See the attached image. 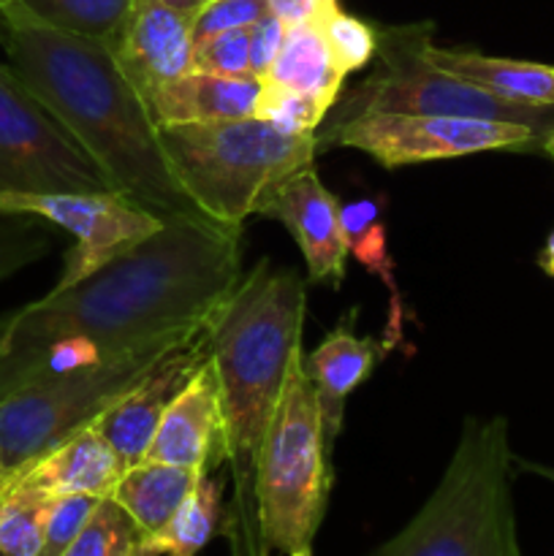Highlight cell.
<instances>
[{"mask_svg":"<svg viewBox=\"0 0 554 556\" xmlns=\"http://www.w3.org/2000/svg\"><path fill=\"white\" fill-rule=\"evenodd\" d=\"M109 49L150 101L158 87L193 71V20L161 0H134Z\"/></svg>","mask_w":554,"mask_h":556,"instance_id":"cell-14","label":"cell"},{"mask_svg":"<svg viewBox=\"0 0 554 556\" xmlns=\"http://www.w3.org/2000/svg\"><path fill=\"white\" fill-rule=\"evenodd\" d=\"M0 212L33 215L74 233L76 248L65 258L63 277L54 291L85 280L109 261L130 253L158 233L163 223L128 195L106 193H0Z\"/></svg>","mask_w":554,"mask_h":556,"instance_id":"cell-11","label":"cell"},{"mask_svg":"<svg viewBox=\"0 0 554 556\" xmlns=\"http://www.w3.org/2000/svg\"><path fill=\"white\" fill-rule=\"evenodd\" d=\"M264 85L313 96L335 109L337 98L345 87V74L337 68L320 27L297 25L286 27L282 47L272 63L269 74H266Z\"/></svg>","mask_w":554,"mask_h":556,"instance_id":"cell-21","label":"cell"},{"mask_svg":"<svg viewBox=\"0 0 554 556\" xmlns=\"http://www.w3.org/2000/svg\"><path fill=\"white\" fill-rule=\"evenodd\" d=\"M541 269L549 271V275L554 277V231L549 233L546 248H543V253H541Z\"/></svg>","mask_w":554,"mask_h":556,"instance_id":"cell-36","label":"cell"},{"mask_svg":"<svg viewBox=\"0 0 554 556\" xmlns=\"http://www.w3.org/2000/svg\"><path fill=\"white\" fill-rule=\"evenodd\" d=\"M302 358L304 351L293 353L280 405L261 445L255 478L261 541L269 552L288 556L313 546L324 521L335 448Z\"/></svg>","mask_w":554,"mask_h":556,"instance_id":"cell-6","label":"cell"},{"mask_svg":"<svg viewBox=\"0 0 554 556\" xmlns=\"http://www.w3.org/2000/svg\"><path fill=\"white\" fill-rule=\"evenodd\" d=\"M161 139L201 215L237 231L277 185L313 166L318 152V134H286L261 117L161 125Z\"/></svg>","mask_w":554,"mask_h":556,"instance_id":"cell-5","label":"cell"},{"mask_svg":"<svg viewBox=\"0 0 554 556\" xmlns=\"http://www.w3.org/2000/svg\"><path fill=\"white\" fill-rule=\"evenodd\" d=\"M255 215L275 217L291 231L307 264L313 282L340 286L345 280L348 237L342 226V206L324 188L313 166L291 174L259 204Z\"/></svg>","mask_w":554,"mask_h":556,"instance_id":"cell-12","label":"cell"},{"mask_svg":"<svg viewBox=\"0 0 554 556\" xmlns=\"http://www.w3.org/2000/svg\"><path fill=\"white\" fill-rule=\"evenodd\" d=\"M54 497L27 483L0 489V554L38 556Z\"/></svg>","mask_w":554,"mask_h":556,"instance_id":"cell-25","label":"cell"},{"mask_svg":"<svg viewBox=\"0 0 554 556\" xmlns=\"http://www.w3.org/2000/svg\"><path fill=\"white\" fill-rule=\"evenodd\" d=\"M264 81L259 76H221L188 71L150 96L158 125L226 123L255 117Z\"/></svg>","mask_w":554,"mask_h":556,"instance_id":"cell-16","label":"cell"},{"mask_svg":"<svg viewBox=\"0 0 554 556\" xmlns=\"http://www.w3.org/2000/svg\"><path fill=\"white\" fill-rule=\"evenodd\" d=\"M326 144L351 147L367 152L380 166L400 168L476 152L532 150L543 147V136L527 125L492 119L367 112L329 125L326 134L318 136V150Z\"/></svg>","mask_w":554,"mask_h":556,"instance_id":"cell-10","label":"cell"},{"mask_svg":"<svg viewBox=\"0 0 554 556\" xmlns=\"http://www.w3.org/2000/svg\"><path fill=\"white\" fill-rule=\"evenodd\" d=\"M543 152H546V155L554 161V130L546 136V139H543Z\"/></svg>","mask_w":554,"mask_h":556,"instance_id":"cell-37","label":"cell"},{"mask_svg":"<svg viewBox=\"0 0 554 556\" xmlns=\"http://www.w3.org/2000/svg\"><path fill=\"white\" fill-rule=\"evenodd\" d=\"M320 33H324L329 52L335 58L337 68L342 74H356V71L367 68L378 54V27L369 22L358 20V16L345 14L342 9H335L318 22Z\"/></svg>","mask_w":554,"mask_h":556,"instance_id":"cell-27","label":"cell"},{"mask_svg":"<svg viewBox=\"0 0 554 556\" xmlns=\"http://www.w3.org/2000/svg\"><path fill=\"white\" fill-rule=\"evenodd\" d=\"M161 3L168 5V9L179 11V14L188 16V20H196V14H199L210 0H161Z\"/></svg>","mask_w":554,"mask_h":556,"instance_id":"cell-35","label":"cell"},{"mask_svg":"<svg viewBox=\"0 0 554 556\" xmlns=\"http://www.w3.org/2000/svg\"><path fill=\"white\" fill-rule=\"evenodd\" d=\"M304 282L291 266L259 261L237 282L206 326L210 362L217 378L226 462L234 476V503L223 535L234 556H269L261 541L259 456L280 405L293 353L302 351Z\"/></svg>","mask_w":554,"mask_h":556,"instance_id":"cell-3","label":"cell"},{"mask_svg":"<svg viewBox=\"0 0 554 556\" xmlns=\"http://www.w3.org/2000/svg\"><path fill=\"white\" fill-rule=\"evenodd\" d=\"M106 174L0 63V193H106Z\"/></svg>","mask_w":554,"mask_h":556,"instance_id":"cell-9","label":"cell"},{"mask_svg":"<svg viewBox=\"0 0 554 556\" xmlns=\"http://www.w3.org/2000/svg\"><path fill=\"white\" fill-rule=\"evenodd\" d=\"M0 556H3V554H0Z\"/></svg>","mask_w":554,"mask_h":556,"instance_id":"cell-41","label":"cell"},{"mask_svg":"<svg viewBox=\"0 0 554 556\" xmlns=\"http://www.w3.org/2000/svg\"><path fill=\"white\" fill-rule=\"evenodd\" d=\"M96 503L98 497H87V494H63V497H54L47 519V532H43V546L38 556H63L65 548L76 541L81 527L92 516Z\"/></svg>","mask_w":554,"mask_h":556,"instance_id":"cell-31","label":"cell"},{"mask_svg":"<svg viewBox=\"0 0 554 556\" xmlns=\"http://www.w3.org/2000/svg\"><path fill=\"white\" fill-rule=\"evenodd\" d=\"M291 556H313V552H310V548H299V552H293Z\"/></svg>","mask_w":554,"mask_h":556,"instance_id":"cell-38","label":"cell"},{"mask_svg":"<svg viewBox=\"0 0 554 556\" xmlns=\"http://www.w3.org/2000/svg\"><path fill=\"white\" fill-rule=\"evenodd\" d=\"M210 362V342L206 331L196 340L185 342L182 348L168 353L134 391L123 396L114 407H109L92 429L106 440L119 456L123 467L144 462L152 438L166 416L168 405L179 396V391L193 380L204 364Z\"/></svg>","mask_w":554,"mask_h":556,"instance_id":"cell-13","label":"cell"},{"mask_svg":"<svg viewBox=\"0 0 554 556\" xmlns=\"http://www.w3.org/2000/svg\"><path fill=\"white\" fill-rule=\"evenodd\" d=\"M11 3H16V0H0V11H3V9H9Z\"/></svg>","mask_w":554,"mask_h":556,"instance_id":"cell-39","label":"cell"},{"mask_svg":"<svg viewBox=\"0 0 554 556\" xmlns=\"http://www.w3.org/2000/svg\"><path fill=\"white\" fill-rule=\"evenodd\" d=\"M3 478H5L3 476V465H0V489H3Z\"/></svg>","mask_w":554,"mask_h":556,"instance_id":"cell-40","label":"cell"},{"mask_svg":"<svg viewBox=\"0 0 554 556\" xmlns=\"http://www.w3.org/2000/svg\"><path fill=\"white\" fill-rule=\"evenodd\" d=\"M369 556H521L505 418H467L438 489Z\"/></svg>","mask_w":554,"mask_h":556,"instance_id":"cell-4","label":"cell"},{"mask_svg":"<svg viewBox=\"0 0 554 556\" xmlns=\"http://www.w3.org/2000/svg\"><path fill=\"white\" fill-rule=\"evenodd\" d=\"M38 22L92 41L112 43L134 0H16Z\"/></svg>","mask_w":554,"mask_h":556,"instance_id":"cell-24","label":"cell"},{"mask_svg":"<svg viewBox=\"0 0 554 556\" xmlns=\"http://www.w3.org/2000/svg\"><path fill=\"white\" fill-rule=\"evenodd\" d=\"M226 514H223V489L217 478L210 472L201 476L182 508L161 532L147 538V554L150 556H199L201 548L223 532Z\"/></svg>","mask_w":554,"mask_h":556,"instance_id":"cell-22","label":"cell"},{"mask_svg":"<svg viewBox=\"0 0 554 556\" xmlns=\"http://www.w3.org/2000/svg\"><path fill=\"white\" fill-rule=\"evenodd\" d=\"M335 9H340L337 0H269V11L286 27L318 25Z\"/></svg>","mask_w":554,"mask_h":556,"instance_id":"cell-34","label":"cell"},{"mask_svg":"<svg viewBox=\"0 0 554 556\" xmlns=\"http://www.w3.org/2000/svg\"><path fill=\"white\" fill-rule=\"evenodd\" d=\"M193 71L221 76H248L250 74V27L217 33L193 43Z\"/></svg>","mask_w":554,"mask_h":556,"instance_id":"cell-30","label":"cell"},{"mask_svg":"<svg viewBox=\"0 0 554 556\" xmlns=\"http://www.w3.org/2000/svg\"><path fill=\"white\" fill-rule=\"evenodd\" d=\"M239 277V231L174 217L85 280L0 318V400L36 380L206 331Z\"/></svg>","mask_w":554,"mask_h":556,"instance_id":"cell-1","label":"cell"},{"mask_svg":"<svg viewBox=\"0 0 554 556\" xmlns=\"http://www.w3.org/2000/svg\"><path fill=\"white\" fill-rule=\"evenodd\" d=\"M38 220L41 217L0 212V280L47 253L49 239Z\"/></svg>","mask_w":554,"mask_h":556,"instance_id":"cell-29","label":"cell"},{"mask_svg":"<svg viewBox=\"0 0 554 556\" xmlns=\"http://www.w3.org/2000/svg\"><path fill=\"white\" fill-rule=\"evenodd\" d=\"M429 60L449 74L462 76L494 96L527 106H554V65L492 58L476 49H440L429 43Z\"/></svg>","mask_w":554,"mask_h":556,"instance_id":"cell-19","label":"cell"},{"mask_svg":"<svg viewBox=\"0 0 554 556\" xmlns=\"http://www.w3.org/2000/svg\"><path fill=\"white\" fill-rule=\"evenodd\" d=\"M282 38H286V25L272 11L250 27V74L259 76L261 81L269 74L272 63L282 47Z\"/></svg>","mask_w":554,"mask_h":556,"instance_id":"cell-33","label":"cell"},{"mask_svg":"<svg viewBox=\"0 0 554 556\" xmlns=\"http://www.w3.org/2000/svg\"><path fill=\"white\" fill-rule=\"evenodd\" d=\"M144 459L201 472H212L226 462L221 394L212 362H206L168 405Z\"/></svg>","mask_w":554,"mask_h":556,"instance_id":"cell-15","label":"cell"},{"mask_svg":"<svg viewBox=\"0 0 554 556\" xmlns=\"http://www.w3.org/2000/svg\"><path fill=\"white\" fill-rule=\"evenodd\" d=\"M147 532L114 497H101L63 556H150Z\"/></svg>","mask_w":554,"mask_h":556,"instance_id":"cell-26","label":"cell"},{"mask_svg":"<svg viewBox=\"0 0 554 556\" xmlns=\"http://www.w3.org/2000/svg\"><path fill=\"white\" fill-rule=\"evenodd\" d=\"M201 476H206V472L144 459L123 472L112 497L128 510L130 519L147 535H155L182 508V503L190 497Z\"/></svg>","mask_w":554,"mask_h":556,"instance_id":"cell-20","label":"cell"},{"mask_svg":"<svg viewBox=\"0 0 554 556\" xmlns=\"http://www.w3.org/2000/svg\"><path fill=\"white\" fill-rule=\"evenodd\" d=\"M432 27H378L375 71L351 90L340 92L329 125L345 123L367 112L435 114V117H473L492 123H516L546 139L554 130V106H527L505 101L462 76L438 68L429 60Z\"/></svg>","mask_w":554,"mask_h":556,"instance_id":"cell-8","label":"cell"},{"mask_svg":"<svg viewBox=\"0 0 554 556\" xmlns=\"http://www.w3.org/2000/svg\"><path fill=\"white\" fill-rule=\"evenodd\" d=\"M353 318H356V309L340 318V324L324 337V342L302 358L304 375L313 383L331 440L342 429L345 400L369 378L383 351V345L356 334Z\"/></svg>","mask_w":554,"mask_h":556,"instance_id":"cell-17","label":"cell"},{"mask_svg":"<svg viewBox=\"0 0 554 556\" xmlns=\"http://www.w3.org/2000/svg\"><path fill=\"white\" fill-rule=\"evenodd\" d=\"M125 467L112 445L92 427L81 429L74 438L49 451L43 459L27 467L11 483H27L52 497L63 494H87V497H112L114 486L123 478ZM9 486V483H5Z\"/></svg>","mask_w":554,"mask_h":556,"instance_id":"cell-18","label":"cell"},{"mask_svg":"<svg viewBox=\"0 0 554 556\" xmlns=\"http://www.w3.org/2000/svg\"><path fill=\"white\" fill-rule=\"evenodd\" d=\"M204 334V331H201ZM199 337V334H196ZM196 337L161 340L106 362L87 364L54 378L36 380L0 400V465L3 486L27 467L92 427L109 407L134 391L163 358Z\"/></svg>","mask_w":554,"mask_h":556,"instance_id":"cell-7","label":"cell"},{"mask_svg":"<svg viewBox=\"0 0 554 556\" xmlns=\"http://www.w3.org/2000/svg\"><path fill=\"white\" fill-rule=\"evenodd\" d=\"M0 22L14 74L85 147L117 193L161 220H210L179 185L150 101L119 71L106 43L43 25L16 3L0 11Z\"/></svg>","mask_w":554,"mask_h":556,"instance_id":"cell-2","label":"cell"},{"mask_svg":"<svg viewBox=\"0 0 554 556\" xmlns=\"http://www.w3.org/2000/svg\"><path fill=\"white\" fill-rule=\"evenodd\" d=\"M329 112V103L318 101V98L302 96V92L293 90H282V87L264 85L259 109H255V117L277 125V128L286 130V134H315L318 125H324L326 114Z\"/></svg>","mask_w":554,"mask_h":556,"instance_id":"cell-28","label":"cell"},{"mask_svg":"<svg viewBox=\"0 0 554 556\" xmlns=\"http://www.w3.org/2000/svg\"><path fill=\"white\" fill-rule=\"evenodd\" d=\"M342 226H345L348 253L358 264L367 266L373 275H378L391 293L389 337H383V351H389L402 340V302L394 282V266H391L389 237H386V226L380 220V206L375 201H353V204L342 206Z\"/></svg>","mask_w":554,"mask_h":556,"instance_id":"cell-23","label":"cell"},{"mask_svg":"<svg viewBox=\"0 0 554 556\" xmlns=\"http://www.w3.org/2000/svg\"><path fill=\"white\" fill-rule=\"evenodd\" d=\"M266 14L269 0H210L193 20V43L237 27H253Z\"/></svg>","mask_w":554,"mask_h":556,"instance_id":"cell-32","label":"cell"}]
</instances>
